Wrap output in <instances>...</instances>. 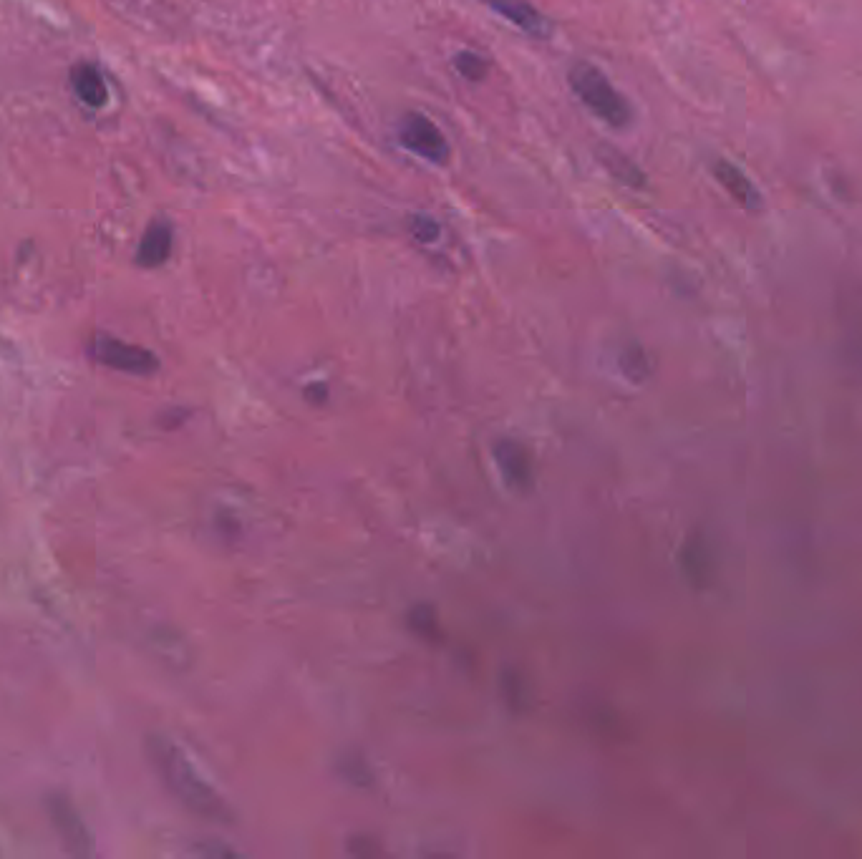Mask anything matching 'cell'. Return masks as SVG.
<instances>
[{"label": "cell", "instance_id": "cell-14", "mask_svg": "<svg viewBox=\"0 0 862 859\" xmlns=\"http://www.w3.org/2000/svg\"><path fill=\"white\" fill-rule=\"evenodd\" d=\"M409 232L419 242H434L439 237V222L429 215H411L409 217Z\"/></svg>", "mask_w": 862, "mask_h": 859}, {"label": "cell", "instance_id": "cell-8", "mask_svg": "<svg viewBox=\"0 0 862 859\" xmlns=\"http://www.w3.org/2000/svg\"><path fill=\"white\" fill-rule=\"evenodd\" d=\"M495 456L500 469L505 472V477L510 479L512 487L517 489H530L532 484V459L527 454L525 446L520 441L512 439H500L495 444Z\"/></svg>", "mask_w": 862, "mask_h": 859}, {"label": "cell", "instance_id": "cell-1", "mask_svg": "<svg viewBox=\"0 0 862 859\" xmlns=\"http://www.w3.org/2000/svg\"><path fill=\"white\" fill-rule=\"evenodd\" d=\"M147 754L152 766L157 769L159 779L169 789L174 799L182 807L190 809L197 817L207 819V822L230 824L235 822L230 804L222 799L220 791L212 784H207L205 776L197 771L192 759L174 744L172 739L162 734H152L147 739Z\"/></svg>", "mask_w": 862, "mask_h": 859}, {"label": "cell", "instance_id": "cell-13", "mask_svg": "<svg viewBox=\"0 0 862 859\" xmlns=\"http://www.w3.org/2000/svg\"><path fill=\"white\" fill-rule=\"evenodd\" d=\"M454 66L467 81H482L489 74V63L474 51H459L454 56Z\"/></svg>", "mask_w": 862, "mask_h": 859}, {"label": "cell", "instance_id": "cell-2", "mask_svg": "<svg viewBox=\"0 0 862 859\" xmlns=\"http://www.w3.org/2000/svg\"><path fill=\"white\" fill-rule=\"evenodd\" d=\"M568 84L573 94L613 129H626L633 119V111L623 94L608 81V76L595 66V63L578 61L568 71Z\"/></svg>", "mask_w": 862, "mask_h": 859}, {"label": "cell", "instance_id": "cell-9", "mask_svg": "<svg viewBox=\"0 0 862 859\" xmlns=\"http://www.w3.org/2000/svg\"><path fill=\"white\" fill-rule=\"evenodd\" d=\"M172 255V225L164 220H154L144 232L137 250V262L142 268H159Z\"/></svg>", "mask_w": 862, "mask_h": 859}, {"label": "cell", "instance_id": "cell-7", "mask_svg": "<svg viewBox=\"0 0 862 859\" xmlns=\"http://www.w3.org/2000/svg\"><path fill=\"white\" fill-rule=\"evenodd\" d=\"M711 169H714V177L719 179V184L729 192V197L736 205L752 212L762 207V194L757 192L752 179H749L742 169H736L734 164L726 162V159H716Z\"/></svg>", "mask_w": 862, "mask_h": 859}, {"label": "cell", "instance_id": "cell-11", "mask_svg": "<svg viewBox=\"0 0 862 859\" xmlns=\"http://www.w3.org/2000/svg\"><path fill=\"white\" fill-rule=\"evenodd\" d=\"M598 157L600 162L605 164V169H608L615 179L626 182L628 187H643V184H646L643 172H638V169L633 167V162H628V159L623 157V154L615 152V149H600Z\"/></svg>", "mask_w": 862, "mask_h": 859}, {"label": "cell", "instance_id": "cell-5", "mask_svg": "<svg viewBox=\"0 0 862 859\" xmlns=\"http://www.w3.org/2000/svg\"><path fill=\"white\" fill-rule=\"evenodd\" d=\"M48 814H51V822L56 827L58 837H61V842L66 844L71 854H76V857H94L89 829L84 827L79 812H76V807L69 799L61 797V794L48 799Z\"/></svg>", "mask_w": 862, "mask_h": 859}, {"label": "cell", "instance_id": "cell-6", "mask_svg": "<svg viewBox=\"0 0 862 859\" xmlns=\"http://www.w3.org/2000/svg\"><path fill=\"white\" fill-rule=\"evenodd\" d=\"M482 3L487 8H492L497 16L510 21L515 28H520L522 33H527L530 38H537V41H550L552 33H555V26H552L550 18L537 11L527 0H482Z\"/></svg>", "mask_w": 862, "mask_h": 859}, {"label": "cell", "instance_id": "cell-4", "mask_svg": "<svg viewBox=\"0 0 862 859\" xmlns=\"http://www.w3.org/2000/svg\"><path fill=\"white\" fill-rule=\"evenodd\" d=\"M91 353L104 366L121 373H134V376H152L159 368L157 356L152 351L132 346V343L116 341L111 336H96L94 343H91Z\"/></svg>", "mask_w": 862, "mask_h": 859}, {"label": "cell", "instance_id": "cell-12", "mask_svg": "<svg viewBox=\"0 0 862 859\" xmlns=\"http://www.w3.org/2000/svg\"><path fill=\"white\" fill-rule=\"evenodd\" d=\"M409 628L414 630L416 635H421V638L437 640L439 625H437V613H434V608H431V605H416V608L409 613Z\"/></svg>", "mask_w": 862, "mask_h": 859}, {"label": "cell", "instance_id": "cell-10", "mask_svg": "<svg viewBox=\"0 0 862 859\" xmlns=\"http://www.w3.org/2000/svg\"><path fill=\"white\" fill-rule=\"evenodd\" d=\"M71 89H74V94L79 96L86 106H91V109H99V106H104L106 99H109L104 76H101L99 69L91 66V63H76L74 69H71Z\"/></svg>", "mask_w": 862, "mask_h": 859}, {"label": "cell", "instance_id": "cell-3", "mask_svg": "<svg viewBox=\"0 0 862 859\" xmlns=\"http://www.w3.org/2000/svg\"><path fill=\"white\" fill-rule=\"evenodd\" d=\"M399 142L404 144L409 152L416 157L426 159V162L444 164L449 159V144L437 124L426 119L424 114H406L399 124Z\"/></svg>", "mask_w": 862, "mask_h": 859}]
</instances>
